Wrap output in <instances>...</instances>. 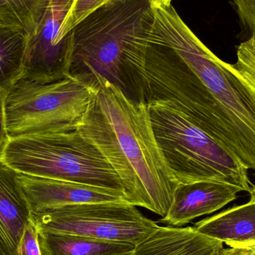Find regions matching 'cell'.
<instances>
[{
  "label": "cell",
  "mask_w": 255,
  "mask_h": 255,
  "mask_svg": "<svg viewBox=\"0 0 255 255\" xmlns=\"http://www.w3.org/2000/svg\"><path fill=\"white\" fill-rule=\"evenodd\" d=\"M135 69L146 103H172L255 170V90L214 55L172 5L151 8Z\"/></svg>",
  "instance_id": "6da1fadb"
},
{
  "label": "cell",
  "mask_w": 255,
  "mask_h": 255,
  "mask_svg": "<svg viewBox=\"0 0 255 255\" xmlns=\"http://www.w3.org/2000/svg\"><path fill=\"white\" fill-rule=\"evenodd\" d=\"M78 130L121 180L128 203L167 214L177 183L159 148L148 104L135 103L103 77Z\"/></svg>",
  "instance_id": "7a4b0ae2"
},
{
  "label": "cell",
  "mask_w": 255,
  "mask_h": 255,
  "mask_svg": "<svg viewBox=\"0 0 255 255\" xmlns=\"http://www.w3.org/2000/svg\"><path fill=\"white\" fill-rule=\"evenodd\" d=\"M151 14L148 0H110L96 9L70 31L69 76L94 86L103 77L132 101L146 103L131 64Z\"/></svg>",
  "instance_id": "3957f363"
},
{
  "label": "cell",
  "mask_w": 255,
  "mask_h": 255,
  "mask_svg": "<svg viewBox=\"0 0 255 255\" xmlns=\"http://www.w3.org/2000/svg\"><path fill=\"white\" fill-rule=\"evenodd\" d=\"M148 107L156 141L177 184L222 181L250 192L248 169L232 151L172 103L151 101Z\"/></svg>",
  "instance_id": "277c9868"
},
{
  "label": "cell",
  "mask_w": 255,
  "mask_h": 255,
  "mask_svg": "<svg viewBox=\"0 0 255 255\" xmlns=\"http://www.w3.org/2000/svg\"><path fill=\"white\" fill-rule=\"evenodd\" d=\"M0 162L19 174L124 192L116 172L78 129L7 137Z\"/></svg>",
  "instance_id": "5b68a950"
},
{
  "label": "cell",
  "mask_w": 255,
  "mask_h": 255,
  "mask_svg": "<svg viewBox=\"0 0 255 255\" xmlns=\"http://www.w3.org/2000/svg\"><path fill=\"white\" fill-rule=\"evenodd\" d=\"M97 88L69 75L52 81L19 78L4 94L7 137L76 130Z\"/></svg>",
  "instance_id": "8992f818"
},
{
  "label": "cell",
  "mask_w": 255,
  "mask_h": 255,
  "mask_svg": "<svg viewBox=\"0 0 255 255\" xmlns=\"http://www.w3.org/2000/svg\"><path fill=\"white\" fill-rule=\"evenodd\" d=\"M38 232L88 237L137 246L159 226L127 202H97L68 205L31 212Z\"/></svg>",
  "instance_id": "52a82bcc"
},
{
  "label": "cell",
  "mask_w": 255,
  "mask_h": 255,
  "mask_svg": "<svg viewBox=\"0 0 255 255\" xmlns=\"http://www.w3.org/2000/svg\"><path fill=\"white\" fill-rule=\"evenodd\" d=\"M73 0H49L38 31L28 39L21 77L52 81L68 76L71 36L60 40V31Z\"/></svg>",
  "instance_id": "ba28073f"
},
{
  "label": "cell",
  "mask_w": 255,
  "mask_h": 255,
  "mask_svg": "<svg viewBox=\"0 0 255 255\" xmlns=\"http://www.w3.org/2000/svg\"><path fill=\"white\" fill-rule=\"evenodd\" d=\"M18 174L19 183L31 212L49 211L79 204L128 203L125 193L121 190Z\"/></svg>",
  "instance_id": "9c48e42d"
},
{
  "label": "cell",
  "mask_w": 255,
  "mask_h": 255,
  "mask_svg": "<svg viewBox=\"0 0 255 255\" xmlns=\"http://www.w3.org/2000/svg\"><path fill=\"white\" fill-rule=\"evenodd\" d=\"M240 187L229 183L202 181L178 184L172 196V204L160 223L180 227L198 217L212 214L238 197Z\"/></svg>",
  "instance_id": "30bf717a"
},
{
  "label": "cell",
  "mask_w": 255,
  "mask_h": 255,
  "mask_svg": "<svg viewBox=\"0 0 255 255\" xmlns=\"http://www.w3.org/2000/svg\"><path fill=\"white\" fill-rule=\"evenodd\" d=\"M18 175L0 162V255L13 254L31 220Z\"/></svg>",
  "instance_id": "8fae6325"
},
{
  "label": "cell",
  "mask_w": 255,
  "mask_h": 255,
  "mask_svg": "<svg viewBox=\"0 0 255 255\" xmlns=\"http://www.w3.org/2000/svg\"><path fill=\"white\" fill-rule=\"evenodd\" d=\"M223 243L195 227H160L135 247L133 255H223Z\"/></svg>",
  "instance_id": "7c38bea8"
},
{
  "label": "cell",
  "mask_w": 255,
  "mask_h": 255,
  "mask_svg": "<svg viewBox=\"0 0 255 255\" xmlns=\"http://www.w3.org/2000/svg\"><path fill=\"white\" fill-rule=\"evenodd\" d=\"M200 233L230 247L255 242V203L233 207L195 224Z\"/></svg>",
  "instance_id": "4fadbf2b"
},
{
  "label": "cell",
  "mask_w": 255,
  "mask_h": 255,
  "mask_svg": "<svg viewBox=\"0 0 255 255\" xmlns=\"http://www.w3.org/2000/svg\"><path fill=\"white\" fill-rule=\"evenodd\" d=\"M42 255H133L135 246L88 237L39 232Z\"/></svg>",
  "instance_id": "5bb4252c"
},
{
  "label": "cell",
  "mask_w": 255,
  "mask_h": 255,
  "mask_svg": "<svg viewBox=\"0 0 255 255\" xmlns=\"http://www.w3.org/2000/svg\"><path fill=\"white\" fill-rule=\"evenodd\" d=\"M28 36L0 21V89L6 91L22 76Z\"/></svg>",
  "instance_id": "9a60e30c"
},
{
  "label": "cell",
  "mask_w": 255,
  "mask_h": 255,
  "mask_svg": "<svg viewBox=\"0 0 255 255\" xmlns=\"http://www.w3.org/2000/svg\"><path fill=\"white\" fill-rule=\"evenodd\" d=\"M49 0H0V21L34 37Z\"/></svg>",
  "instance_id": "2e32d148"
},
{
  "label": "cell",
  "mask_w": 255,
  "mask_h": 255,
  "mask_svg": "<svg viewBox=\"0 0 255 255\" xmlns=\"http://www.w3.org/2000/svg\"><path fill=\"white\" fill-rule=\"evenodd\" d=\"M110 0H73L60 31L61 41L70 39V31L82 19Z\"/></svg>",
  "instance_id": "e0dca14e"
},
{
  "label": "cell",
  "mask_w": 255,
  "mask_h": 255,
  "mask_svg": "<svg viewBox=\"0 0 255 255\" xmlns=\"http://www.w3.org/2000/svg\"><path fill=\"white\" fill-rule=\"evenodd\" d=\"M238 74L255 90V31L237 51V61L232 64Z\"/></svg>",
  "instance_id": "ac0fdd59"
},
{
  "label": "cell",
  "mask_w": 255,
  "mask_h": 255,
  "mask_svg": "<svg viewBox=\"0 0 255 255\" xmlns=\"http://www.w3.org/2000/svg\"><path fill=\"white\" fill-rule=\"evenodd\" d=\"M12 255H42L39 232L32 220L25 227L17 248Z\"/></svg>",
  "instance_id": "d6986e66"
},
{
  "label": "cell",
  "mask_w": 255,
  "mask_h": 255,
  "mask_svg": "<svg viewBox=\"0 0 255 255\" xmlns=\"http://www.w3.org/2000/svg\"><path fill=\"white\" fill-rule=\"evenodd\" d=\"M241 22L255 31V0H233Z\"/></svg>",
  "instance_id": "ffe728a7"
},
{
  "label": "cell",
  "mask_w": 255,
  "mask_h": 255,
  "mask_svg": "<svg viewBox=\"0 0 255 255\" xmlns=\"http://www.w3.org/2000/svg\"><path fill=\"white\" fill-rule=\"evenodd\" d=\"M4 94L5 91L0 89V149L7 137L4 109Z\"/></svg>",
  "instance_id": "44dd1931"
},
{
  "label": "cell",
  "mask_w": 255,
  "mask_h": 255,
  "mask_svg": "<svg viewBox=\"0 0 255 255\" xmlns=\"http://www.w3.org/2000/svg\"><path fill=\"white\" fill-rule=\"evenodd\" d=\"M232 248L239 250L242 255H255V242L235 246Z\"/></svg>",
  "instance_id": "7402d4cb"
},
{
  "label": "cell",
  "mask_w": 255,
  "mask_h": 255,
  "mask_svg": "<svg viewBox=\"0 0 255 255\" xmlns=\"http://www.w3.org/2000/svg\"><path fill=\"white\" fill-rule=\"evenodd\" d=\"M151 8H161L171 5L172 0H148Z\"/></svg>",
  "instance_id": "603a6c76"
},
{
  "label": "cell",
  "mask_w": 255,
  "mask_h": 255,
  "mask_svg": "<svg viewBox=\"0 0 255 255\" xmlns=\"http://www.w3.org/2000/svg\"><path fill=\"white\" fill-rule=\"evenodd\" d=\"M223 255H242L241 253H240L239 250H237V249L232 248L230 247V249H227L226 250L225 249L224 252H223Z\"/></svg>",
  "instance_id": "cb8c5ba5"
},
{
  "label": "cell",
  "mask_w": 255,
  "mask_h": 255,
  "mask_svg": "<svg viewBox=\"0 0 255 255\" xmlns=\"http://www.w3.org/2000/svg\"><path fill=\"white\" fill-rule=\"evenodd\" d=\"M250 196H251V199L250 201L255 203V185H253L252 187L251 190H250Z\"/></svg>",
  "instance_id": "d4e9b609"
}]
</instances>
